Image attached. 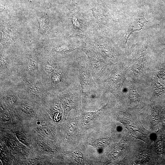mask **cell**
Wrapping results in <instances>:
<instances>
[{
  "label": "cell",
  "mask_w": 165,
  "mask_h": 165,
  "mask_svg": "<svg viewBox=\"0 0 165 165\" xmlns=\"http://www.w3.org/2000/svg\"><path fill=\"white\" fill-rule=\"evenodd\" d=\"M43 81L48 90L51 94L59 93L79 83L76 58L63 61L60 68Z\"/></svg>",
  "instance_id": "1"
},
{
  "label": "cell",
  "mask_w": 165,
  "mask_h": 165,
  "mask_svg": "<svg viewBox=\"0 0 165 165\" xmlns=\"http://www.w3.org/2000/svg\"><path fill=\"white\" fill-rule=\"evenodd\" d=\"M0 85L13 86L22 93L39 99L50 94L41 76L16 74L9 80Z\"/></svg>",
  "instance_id": "2"
},
{
  "label": "cell",
  "mask_w": 165,
  "mask_h": 165,
  "mask_svg": "<svg viewBox=\"0 0 165 165\" xmlns=\"http://www.w3.org/2000/svg\"><path fill=\"white\" fill-rule=\"evenodd\" d=\"M85 43L81 50L89 60L93 78L98 85L103 81L108 72L106 62L104 56L93 45L89 43Z\"/></svg>",
  "instance_id": "3"
},
{
  "label": "cell",
  "mask_w": 165,
  "mask_h": 165,
  "mask_svg": "<svg viewBox=\"0 0 165 165\" xmlns=\"http://www.w3.org/2000/svg\"><path fill=\"white\" fill-rule=\"evenodd\" d=\"M77 63L79 82L82 91L87 90L97 85L93 78L91 65L89 58L86 57L75 56Z\"/></svg>",
  "instance_id": "4"
},
{
  "label": "cell",
  "mask_w": 165,
  "mask_h": 165,
  "mask_svg": "<svg viewBox=\"0 0 165 165\" xmlns=\"http://www.w3.org/2000/svg\"><path fill=\"white\" fill-rule=\"evenodd\" d=\"M64 110V116L66 117L71 110L78 106V100L81 95L82 89L80 83L72 85L59 93Z\"/></svg>",
  "instance_id": "5"
},
{
  "label": "cell",
  "mask_w": 165,
  "mask_h": 165,
  "mask_svg": "<svg viewBox=\"0 0 165 165\" xmlns=\"http://www.w3.org/2000/svg\"><path fill=\"white\" fill-rule=\"evenodd\" d=\"M63 60L59 61L51 54L41 57L39 63L40 75L43 81L46 79L52 73L61 66Z\"/></svg>",
  "instance_id": "6"
},
{
  "label": "cell",
  "mask_w": 165,
  "mask_h": 165,
  "mask_svg": "<svg viewBox=\"0 0 165 165\" xmlns=\"http://www.w3.org/2000/svg\"><path fill=\"white\" fill-rule=\"evenodd\" d=\"M147 22H149L146 20L144 15H141L138 16L129 23L125 36V46L130 35L135 31L141 30L144 26L145 24Z\"/></svg>",
  "instance_id": "7"
},
{
  "label": "cell",
  "mask_w": 165,
  "mask_h": 165,
  "mask_svg": "<svg viewBox=\"0 0 165 165\" xmlns=\"http://www.w3.org/2000/svg\"><path fill=\"white\" fill-rule=\"evenodd\" d=\"M20 108L22 112L28 115H31L34 112L33 107L26 102L22 101L20 104Z\"/></svg>",
  "instance_id": "8"
},
{
  "label": "cell",
  "mask_w": 165,
  "mask_h": 165,
  "mask_svg": "<svg viewBox=\"0 0 165 165\" xmlns=\"http://www.w3.org/2000/svg\"><path fill=\"white\" fill-rule=\"evenodd\" d=\"M99 110L94 112H89L85 113L83 116V120L86 123H88L91 121L94 118L97 113L99 111Z\"/></svg>",
  "instance_id": "9"
},
{
  "label": "cell",
  "mask_w": 165,
  "mask_h": 165,
  "mask_svg": "<svg viewBox=\"0 0 165 165\" xmlns=\"http://www.w3.org/2000/svg\"><path fill=\"white\" fill-rule=\"evenodd\" d=\"M127 127L129 128L130 131L131 132V134H134L135 137H139L141 134L139 129L133 124L129 123Z\"/></svg>",
  "instance_id": "10"
},
{
  "label": "cell",
  "mask_w": 165,
  "mask_h": 165,
  "mask_svg": "<svg viewBox=\"0 0 165 165\" xmlns=\"http://www.w3.org/2000/svg\"><path fill=\"white\" fill-rule=\"evenodd\" d=\"M38 130L40 133L45 136L51 138L53 136L50 130L46 127H42L38 128Z\"/></svg>",
  "instance_id": "11"
},
{
  "label": "cell",
  "mask_w": 165,
  "mask_h": 165,
  "mask_svg": "<svg viewBox=\"0 0 165 165\" xmlns=\"http://www.w3.org/2000/svg\"><path fill=\"white\" fill-rule=\"evenodd\" d=\"M108 142L107 138H102L97 140L94 142L95 145L97 147H100L106 145Z\"/></svg>",
  "instance_id": "12"
},
{
  "label": "cell",
  "mask_w": 165,
  "mask_h": 165,
  "mask_svg": "<svg viewBox=\"0 0 165 165\" xmlns=\"http://www.w3.org/2000/svg\"><path fill=\"white\" fill-rule=\"evenodd\" d=\"M38 145L40 149L46 152H50L51 151L50 148L43 142H38Z\"/></svg>",
  "instance_id": "13"
},
{
  "label": "cell",
  "mask_w": 165,
  "mask_h": 165,
  "mask_svg": "<svg viewBox=\"0 0 165 165\" xmlns=\"http://www.w3.org/2000/svg\"><path fill=\"white\" fill-rule=\"evenodd\" d=\"M50 107L51 109L55 112L62 114L63 112L62 109L61 105L57 103H52Z\"/></svg>",
  "instance_id": "14"
},
{
  "label": "cell",
  "mask_w": 165,
  "mask_h": 165,
  "mask_svg": "<svg viewBox=\"0 0 165 165\" xmlns=\"http://www.w3.org/2000/svg\"><path fill=\"white\" fill-rule=\"evenodd\" d=\"M164 145L163 142L162 141H158L156 145V148L157 150L160 152H163L164 150Z\"/></svg>",
  "instance_id": "15"
},
{
  "label": "cell",
  "mask_w": 165,
  "mask_h": 165,
  "mask_svg": "<svg viewBox=\"0 0 165 165\" xmlns=\"http://www.w3.org/2000/svg\"><path fill=\"white\" fill-rule=\"evenodd\" d=\"M16 136L18 140L22 143L25 145H28V143L26 139L22 134L18 133L16 134Z\"/></svg>",
  "instance_id": "16"
},
{
  "label": "cell",
  "mask_w": 165,
  "mask_h": 165,
  "mask_svg": "<svg viewBox=\"0 0 165 165\" xmlns=\"http://www.w3.org/2000/svg\"><path fill=\"white\" fill-rule=\"evenodd\" d=\"M147 158L146 154H142L140 155L138 157V161H139V162H144V161H145L146 160Z\"/></svg>",
  "instance_id": "17"
},
{
  "label": "cell",
  "mask_w": 165,
  "mask_h": 165,
  "mask_svg": "<svg viewBox=\"0 0 165 165\" xmlns=\"http://www.w3.org/2000/svg\"><path fill=\"white\" fill-rule=\"evenodd\" d=\"M2 118L4 121H9L10 119V117L8 113L5 112L2 114Z\"/></svg>",
  "instance_id": "18"
},
{
  "label": "cell",
  "mask_w": 165,
  "mask_h": 165,
  "mask_svg": "<svg viewBox=\"0 0 165 165\" xmlns=\"http://www.w3.org/2000/svg\"><path fill=\"white\" fill-rule=\"evenodd\" d=\"M75 129L71 126L69 127L67 130V132L68 134L70 135L72 134L74 132Z\"/></svg>",
  "instance_id": "19"
},
{
  "label": "cell",
  "mask_w": 165,
  "mask_h": 165,
  "mask_svg": "<svg viewBox=\"0 0 165 165\" xmlns=\"http://www.w3.org/2000/svg\"><path fill=\"white\" fill-rule=\"evenodd\" d=\"M77 123L74 120H73L70 123V125L71 127H73V128L75 129L76 128V126H77Z\"/></svg>",
  "instance_id": "20"
},
{
  "label": "cell",
  "mask_w": 165,
  "mask_h": 165,
  "mask_svg": "<svg viewBox=\"0 0 165 165\" xmlns=\"http://www.w3.org/2000/svg\"><path fill=\"white\" fill-rule=\"evenodd\" d=\"M164 49V50H165V49Z\"/></svg>",
  "instance_id": "21"
},
{
  "label": "cell",
  "mask_w": 165,
  "mask_h": 165,
  "mask_svg": "<svg viewBox=\"0 0 165 165\" xmlns=\"http://www.w3.org/2000/svg\"><path fill=\"white\" fill-rule=\"evenodd\" d=\"M30 0L31 1H32V0Z\"/></svg>",
  "instance_id": "22"
}]
</instances>
